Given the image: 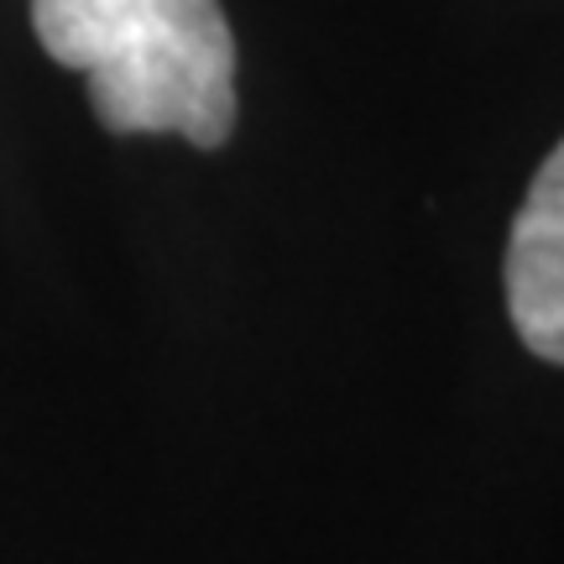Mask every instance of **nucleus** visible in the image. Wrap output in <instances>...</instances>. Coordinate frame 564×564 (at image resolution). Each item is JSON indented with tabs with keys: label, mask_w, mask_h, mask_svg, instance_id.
Here are the masks:
<instances>
[{
	"label": "nucleus",
	"mask_w": 564,
	"mask_h": 564,
	"mask_svg": "<svg viewBox=\"0 0 564 564\" xmlns=\"http://www.w3.org/2000/svg\"><path fill=\"white\" fill-rule=\"evenodd\" d=\"M84 79L95 121L116 137L178 131L215 152L236 131V37L220 0H158Z\"/></svg>",
	"instance_id": "f257e3e1"
},
{
	"label": "nucleus",
	"mask_w": 564,
	"mask_h": 564,
	"mask_svg": "<svg viewBox=\"0 0 564 564\" xmlns=\"http://www.w3.org/2000/svg\"><path fill=\"white\" fill-rule=\"evenodd\" d=\"M507 314L518 340L549 366H564V141L523 194L507 241Z\"/></svg>",
	"instance_id": "f03ea898"
},
{
	"label": "nucleus",
	"mask_w": 564,
	"mask_h": 564,
	"mask_svg": "<svg viewBox=\"0 0 564 564\" xmlns=\"http://www.w3.org/2000/svg\"><path fill=\"white\" fill-rule=\"evenodd\" d=\"M158 0H32V32L63 68L89 74L137 32Z\"/></svg>",
	"instance_id": "7ed1b4c3"
}]
</instances>
